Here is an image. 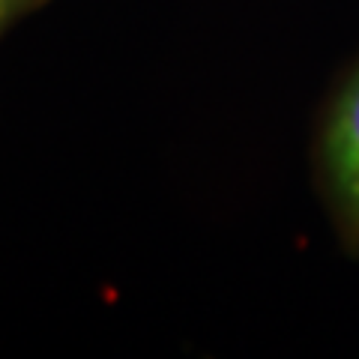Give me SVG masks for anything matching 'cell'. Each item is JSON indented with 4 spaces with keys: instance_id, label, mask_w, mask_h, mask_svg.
<instances>
[{
    "instance_id": "cell-1",
    "label": "cell",
    "mask_w": 359,
    "mask_h": 359,
    "mask_svg": "<svg viewBox=\"0 0 359 359\" xmlns=\"http://www.w3.org/2000/svg\"><path fill=\"white\" fill-rule=\"evenodd\" d=\"M309 162L335 240L359 261V54L335 75L318 108Z\"/></svg>"
},
{
    "instance_id": "cell-2",
    "label": "cell",
    "mask_w": 359,
    "mask_h": 359,
    "mask_svg": "<svg viewBox=\"0 0 359 359\" xmlns=\"http://www.w3.org/2000/svg\"><path fill=\"white\" fill-rule=\"evenodd\" d=\"M45 4H51V0H0V39H4L18 21L39 13Z\"/></svg>"
}]
</instances>
